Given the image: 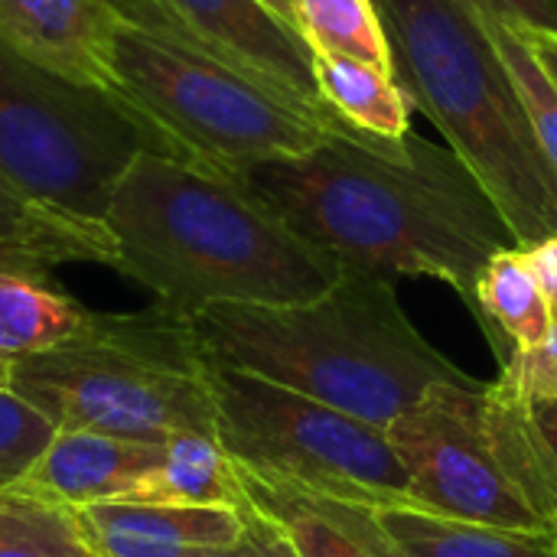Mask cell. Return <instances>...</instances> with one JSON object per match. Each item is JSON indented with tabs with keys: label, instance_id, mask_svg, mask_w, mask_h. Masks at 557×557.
Returning a JSON list of instances; mask_svg holds the SVG:
<instances>
[{
	"label": "cell",
	"instance_id": "52a82bcc",
	"mask_svg": "<svg viewBox=\"0 0 557 557\" xmlns=\"http://www.w3.org/2000/svg\"><path fill=\"white\" fill-rule=\"evenodd\" d=\"M114 95L144 117L193 166L242 176L248 166L300 157L336 131H349L330 111L294 101L245 72L170 46L121 23L111 46Z\"/></svg>",
	"mask_w": 557,
	"mask_h": 557
},
{
	"label": "cell",
	"instance_id": "ffe728a7",
	"mask_svg": "<svg viewBox=\"0 0 557 557\" xmlns=\"http://www.w3.org/2000/svg\"><path fill=\"white\" fill-rule=\"evenodd\" d=\"M294 26L320 55L392 69V42L375 0H294Z\"/></svg>",
	"mask_w": 557,
	"mask_h": 557
},
{
	"label": "cell",
	"instance_id": "1f68e13d",
	"mask_svg": "<svg viewBox=\"0 0 557 557\" xmlns=\"http://www.w3.org/2000/svg\"><path fill=\"white\" fill-rule=\"evenodd\" d=\"M264 3H268L277 16H284V20L294 26V0H264ZM294 29H297V26H294Z\"/></svg>",
	"mask_w": 557,
	"mask_h": 557
},
{
	"label": "cell",
	"instance_id": "484cf974",
	"mask_svg": "<svg viewBox=\"0 0 557 557\" xmlns=\"http://www.w3.org/2000/svg\"><path fill=\"white\" fill-rule=\"evenodd\" d=\"M307 493V490H304ZM310 499H313V506L320 509V512H326L336 525H343L366 552L372 557H411L379 522H375V516H372V506H366V503H343V499H326V496H313V493H307Z\"/></svg>",
	"mask_w": 557,
	"mask_h": 557
},
{
	"label": "cell",
	"instance_id": "6da1fadb",
	"mask_svg": "<svg viewBox=\"0 0 557 557\" xmlns=\"http://www.w3.org/2000/svg\"><path fill=\"white\" fill-rule=\"evenodd\" d=\"M290 232L343 268L382 277H434L476 307L486 261L516 245L470 166L418 134L336 131L300 157L238 176Z\"/></svg>",
	"mask_w": 557,
	"mask_h": 557
},
{
	"label": "cell",
	"instance_id": "30bf717a",
	"mask_svg": "<svg viewBox=\"0 0 557 557\" xmlns=\"http://www.w3.org/2000/svg\"><path fill=\"white\" fill-rule=\"evenodd\" d=\"M108 3L121 13L124 23L170 46L212 55L294 101H304L317 111H330L313 78L310 46L264 0H108Z\"/></svg>",
	"mask_w": 557,
	"mask_h": 557
},
{
	"label": "cell",
	"instance_id": "cb8c5ba5",
	"mask_svg": "<svg viewBox=\"0 0 557 557\" xmlns=\"http://www.w3.org/2000/svg\"><path fill=\"white\" fill-rule=\"evenodd\" d=\"M55 437V424L29 405L0 369V490H13Z\"/></svg>",
	"mask_w": 557,
	"mask_h": 557
},
{
	"label": "cell",
	"instance_id": "5bb4252c",
	"mask_svg": "<svg viewBox=\"0 0 557 557\" xmlns=\"http://www.w3.org/2000/svg\"><path fill=\"white\" fill-rule=\"evenodd\" d=\"M36 261L0 258V369L75 339L91 313Z\"/></svg>",
	"mask_w": 557,
	"mask_h": 557
},
{
	"label": "cell",
	"instance_id": "f546056e",
	"mask_svg": "<svg viewBox=\"0 0 557 557\" xmlns=\"http://www.w3.org/2000/svg\"><path fill=\"white\" fill-rule=\"evenodd\" d=\"M529 401V414L548 447V454L557 463V398H525Z\"/></svg>",
	"mask_w": 557,
	"mask_h": 557
},
{
	"label": "cell",
	"instance_id": "7402d4cb",
	"mask_svg": "<svg viewBox=\"0 0 557 557\" xmlns=\"http://www.w3.org/2000/svg\"><path fill=\"white\" fill-rule=\"evenodd\" d=\"M0 557H101L75 509L0 490Z\"/></svg>",
	"mask_w": 557,
	"mask_h": 557
},
{
	"label": "cell",
	"instance_id": "f1b7e54d",
	"mask_svg": "<svg viewBox=\"0 0 557 557\" xmlns=\"http://www.w3.org/2000/svg\"><path fill=\"white\" fill-rule=\"evenodd\" d=\"M529 261H532V271L552 304V313H557V235H548L542 242H535L532 248H525Z\"/></svg>",
	"mask_w": 557,
	"mask_h": 557
},
{
	"label": "cell",
	"instance_id": "5b68a950",
	"mask_svg": "<svg viewBox=\"0 0 557 557\" xmlns=\"http://www.w3.org/2000/svg\"><path fill=\"white\" fill-rule=\"evenodd\" d=\"M7 379L55 431L147 444H166L176 434L215 437L212 356L193 320L163 307L91 313L65 346L10 362Z\"/></svg>",
	"mask_w": 557,
	"mask_h": 557
},
{
	"label": "cell",
	"instance_id": "603a6c76",
	"mask_svg": "<svg viewBox=\"0 0 557 557\" xmlns=\"http://www.w3.org/2000/svg\"><path fill=\"white\" fill-rule=\"evenodd\" d=\"M480 13V10H476ZM490 39L496 42L516 88H519V98L525 104V114L532 121V131H535V140L545 153V160L552 163V170L557 173V88L555 82L542 72L532 46L525 42L522 29L506 23V20H496L490 13H480Z\"/></svg>",
	"mask_w": 557,
	"mask_h": 557
},
{
	"label": "cell",
	"instance_id": "8fae6325",
	"mask_svg": "<svg viewBox=\"0 0 557 557\" xmlns=\"http://www.w3.org/2000/svg\"><path fill=\"white\" fill-rule=\"evenodd\" d=\"M121 23L108 0H0V46L111 98V46Z\"/></svg>",
	"mask_w": 557,
	"mask_h": 557
},
{
	"label": "cell",
	"instance_id": "277c9868",
	"mask_svg": "<svg viewBox=\"0 0 557 557\" xmlns=\"http://www.w3.org/2000/svg\"><path fill=\"white\" fill-rule=\"evenodd\" d=\"M395 78L493 196L519 248L557 235V173L470 0H375Z\"/></svg>",
	"mask_w": 557,
	"mask_h": 557
},
{
	"label": "cell",
	"instance_id": "9a60e30c",
	"mask_svg": "<svg viewBox=\"0 0 557 557\" xmlns=\"http://www.w3.org/2000/svg\"><path fill=\"white\" fill-rule=\"evenodd\" d=\"M473 317L483 326L486 343L499 359V369L512 356L532 352L545 343L555 313L532 271L525 248L509 245L486 261V268L476 277Z\"/></svg>",
	"mask_w": 557,
	"mask_h": 557
},
{
	"label": "cell",
	"instance_id": "4316f807",
	"mask_svg": "<svg viewBox=\"0 0 557 557\" xmlns=\"http://www.w3.org/2000/svg\"><path fill=\"white\" fill-rule=\"evenodd\" d=\"M186 557H300L290 539L251 503L245 506V532L235 545L225 548H196Z\"/></svg>",
	"mask_w": 557,
	"mask_h": 557
},
{
	"label": "cell",
	"instance_id": "2e32d148",
	"mask_svg": "<svg viewBox=\"0 0 557 557\" xmlns=\"http://www.w3.org/2000/svg\"><path fill=\"white\" fill-rule=\"evenodd\" d=\"M0 258L55 264H108L117 248L104 222L65 215L0 180Z\"/></svg>",
	"mask_w": 557,
	"mask_h": 557
},
{
	"label": "cell",
	"instance_id": "7a4b0ae2",
	"mask_svg": "<svg viewBox=\"0 0 557 557\" xmlns=\"http://www.w3.org/2000/svg\"><path fill=\"white\" fill-rule=\"evenodd\" d=\"M104 225L117 248L114 268L180 317L215 304H307L346 271L238 176L157 150H140L124 170Z\"/></svg>",
	"mask_w": 557,
	"mask_h": 557
},
{
	"label": "cell",
	"instance_id": "4dcf8cb0",
	"mask_svg": "<svg viewBox=\"0 0 557 557\" xmlns=\"http://www.w3.org/2000/svg\"><path fill=\"white\" fill-rule=\"evenodd\" d=\"M522 36L532 46L542 72L555 82L557 88V33H548V29H522Z\"/></svg>",
	"mask_w": 557,
	"mask_h": 557
},
{
	"label": "cell",
	"instance_id": "44dd1931",
	"mask_svg": "<svg viewBox=\"0 0 557 557\" xmlns=\"http://www.w3.org/2000/svg\"><path fill=\"white\" fill-rule=\"evenodd\" d=\"M238 476L245 499L290 539L300 557H372L343 525L320 512L300 486L245 467H238Z\"/></svg>",
	"mask_w": 557,
	"mask_h": 557
},
{
	"label": "cell",
	"instance_id": "e0dca14e",
	"mask_svg": "<svg viewBox=\"0 0 557 557\" xmlns=\"http://www.w3.org/2000/svg\"><path fill=\"white\" fill-rule=\"evenodd\" d=\"M375 522L411 557H557V535L463 522L418 506H372Z\"/></svg>",
	"mask_w": 557,
	"mask_h": 557
},
{
	"label": "cell",
	"instance_id": "ba28073f",
	"mask_svg": "<svg viewBox=\"0 0 557 557\" xmlns=\"http://www.w3.org/2000/svg\"><path fill=\"white\" fill-rule=\"evenodd\" d=\"M140 150L176 153L117 98L75 85L0 46V180L88 222Z\"/></svg>",
	"mask_w": 557,
	"mask_h": 557
},
{
	"label": "cell",
	"instance_id": "3957f363",
	"mask_svg": "<svg viewBox=\"0 0 557 557\" xmlns=\"http://www.w3.org/2000/svg\"><path fill=\"white\" fill-rule=\"evenodd\" d=\"M189 320L215 362L385 431L428 388L476 382L418 333L388 277L356 268L307 304H215Z\"/></svg>",
	"mask_w": 557,
	"mask_h": 557
},
{
	"label": "cell",
	"instance_id": "d6986e66",
	"mask_svg": "<svg viewBox=\"0 0 557 557\" xmlns=\"http://www.w3.org/2000/svg\"><path fill=\"white\" fill-rule=\"evenodd\" d=\"M127 499L166 506H248L235 460L225 454L219 437L209 434L170 437L163 444V460Z\"/></svg>",
	"mask_w": 557,
	"mask_h": 557
},
{
	"label": "cell",
	"instance_id": "9c48e42d",
	"mask_svg": "<svg viewBox=\"0 0 557 557\" xmlns=\"http://www.w3.org/2000/svg\"><path fill=\"white\" fill-rule=\"evenodd\" d=\"M215 437L255 473L313 496L408 506V470L385 428L212 359Z\"/></svg>",
	"mask_w": 557,
	"mask_h": 557
},
{
	"label": "cell",
	"instance_id": "ac0fdd59",
	"mask_svg": "<svg viewBox=\"0 0 557 557\" xmlns=\"http://www.w3.org/2000/svg\"><path fill=\"white\" fill-rule=\"evenodd\" d=\"M313 78L323 104L352 131L372 137H405L411 134L414 101L395 72L366 65L343 55L313 52Z\"/></svg>",
	"mask_w": 557,
	"mask_h": 557
},
{
	"label": "cell",
	"instance_id": "d4e9b609",
	"mask_svg": "<svg viewBox=\"0 0 557 557\" xmlns=\"http://www.w3.org/2000/svg\"><path fill=\"white\" fill-rule=\"evenodd\" d=\"M499 385L522 398H557V313L542 346L512 356L499 369Z\"/></svg>",
	"mask_w": 557,
	"mask_h": 557
},
{
	"label": "cell",
	"instance_id": "4fadbf2b",
	"mask_svg": "<svg viewBox=\"0 0 557 557\" xmlns=\"http://www.w3.org/2000/svg\"><path fill=\"white\" fill-rule=\"evenodd\" d=\"M78 516L101 557H186L196 548L235 545L245 532V509L232 506L111 499Z\"/></svg>",
	"mask_w": 557,
	"mask_h": 557
},
{
	"label": "cell",
	"instance_id": "83f0119b",
	"mask_svg": "<svg viewBox=\"0 0 557 557\" xmlns=\"http://www.w3.org/2000/svg\"><path fill=\"white\" fill-rule=\"evenodd\" d=\"M480 13L506 20L519 29L557 33V0H470Z\"/></svg>",
	"mask_w": 557,
	"mask_h": 557
},
{
	"label": "cell",
	"instance_id": "8992f818",
	"mask_svg": "<svg viewBox=\"0 0 557 557\" xmlns=\"http://www.w3.org/2000/svg\"><path fill=\"white\" fill-rule=\"evenodd\" d=\"M388 437L408 470V506L424 512L557 535V463L529 401L506 385L441 382Z\"/></svg>",
	"mask_w": 557,
	"mask_h": 557
},
{
	"label": "cell",
	"instance_id": "7c38bea8",
	"mask_svg": "<svg viewBox=\"0 0 557 557\" xmlns=\"http://www.w3.org/2000/svg\"><path fill=\"white\" fill-rule=\"evenodd\" d=\"M160 460L163 444L95 431H55L13 490L78 512L98 503L127 499Z\"/></svg>",
	"mask_w": 557,
	"mask_h": 557
}]
</instances>
